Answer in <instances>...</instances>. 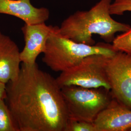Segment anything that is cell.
I'll use <instances>...</instances> for the list:
<instances>
[{"mask_svg":"<svg viewBox=\"0 0 131 131\" xmlns=\"http://www.w3.org/2000/svg\"><path fill=\"white\" fill-rule=\"evenodd\" d=\"M5 99L18 131H66L69 116L56 79L21 63L18 77L6 84Z\"/></svg>","mask_w":131,"mask_h":131,"instance_id":"cell-1","label":"cell"},{"mask_svg":"<svg viewBox=\"0 0 131 131\" xmlns=\"http://www.w3.org/2000/svg\"><path fill=\"white\" fill-rule=\"evenodd\" d=\"M112 0H100L89 11H77L64 20L58 31L62 36L78 43L95 44L92 36L99 35L106 42H112L117 32H125L131 26L111 17Z\"/></svg>","mask_w":131,"mask_h":131,"instance_id":"cell-2","label":"cell"},{"mask_svg":"<svg viewBox=\"0 0 131 131\" xmlns=\"http://www.w3.org/2000/svg\"><path fill=\"white\" fill-rule=\"evenodd\" d=\"M54 29L48 38L42 61L55 72H63L78 64L84 58L94 54L112 56L117 52L112 45L99 43L90 45L75 42L62 36Z\"/></svg>","mask_w":131,"mask_h":131,"instance_id":"cell-3","label":"cell"},{"mask_svg":"<svg viewBox=\"0 0 131 131\" xmlns=\"http://www.w3.org/2000/svg\"><path fill=\"white\" fill-rule=\"evenodd\" d=\"M69 118L93 122L99 114L107 106L113 98L104 88H86L76 85L61 88Z\"/></svg>","mask_w":131,"mask_h":131,"instance_id":"cell-4","label":"cell"},{"mask_svg":"<svg viewBox=\"0 0 131 131\" xmlns=\"http://www.w3.org/2000/svg\"><path fill=\"white\" fill-rule=\"evenodd\" d=\"M108 57L110 56L94 54L84 58L77 65L62 72L56 78L58 84L60 88L76 85L86 88H104L110 91L105 72Z\"/></svg>","mask_w":131,"mask_h":131,"instance_id":"cell-5","label":"cell"},{"mask_svg":"<svg viewBox=\"0 0 131 131\" xmlns=\"http://www.w3.org/2000/svg\"><path fill=\"white\" fill-rule=\"evenodd\" d=\"M105 72L113 98L131 109V56L117 52L108 57Z\"/></svg>","mask_w":131,"mask_h":131,"instance_id":"cell-6","label":"cell"},{"mask_svg":"<svg viewBox=\"0 0 131 131\" xmlns=\"http://www.w3.org/2000/svg\"><path fill=\"white\" fill-rule=\"evenodd\" d=\"M54 29V26H48L45 23L24 24L21 28L25 41L24 49L20 52L21 63L29 66L37 63L38 56L44 51L48 38Z\"/></svg>","mask_w":131,"mask_h":131,"instance_id":"cell-7","label":"cell"},{"mask_svg":"<svg viewBox=\"0 0 131 131\" xmlns=\"http://www.w3.org/2000/svg\"><path fill=\"white\" fill-rule=\"evenodd\" d=\"M93 123L97 131H128L131 128V109L113 98Z\"/></svg>","mask_w":131,"mask_h":131,"instance_id":"cell-8","label":"cell"},{"mask_svg":"<svg viewBox=\"0 0 131 131\" xmlns=\"http://www.w3.org/2000/svg\"><path fill=\"white\" fill-rule=\"evenodd\" d=\"M0 14L16 17L28 24L44 23L50 17L48 8L36 7L30 0H0Z\"/></svg>","mask_w":131,"mask_h":131,"instance_id":"cell-9","label":"cell"},{"mask_svg":"<svg viewBox=\"0 0 131 131\" xmlns=\"http://www.w3.org/2000/svg\"><path fill=\"white\" fill-rule=\"evenodd\" d=\"M20 52L16 43L0 32V81L5 84L19 75L21 63Z\"/></svg>","mask_w":131,"mask_h":131,"instance_id":"cell-10","label":"cell"},{"mask_svg":"<svg viewBox=\"0 0 131 131\" xmlns=\"http://www.w3.org/2000/svg\"><path fill=\"white\" fill-rule=\"evenodd\" d=\"M0 131H18L5 100L0 99Z\"/></svg>","mask_w":131,"mask_h":131,"instance_id":"cell-11","label":"cell"},{"mask_svg":"<svg viewBox=\"0 0 131 131\" xmlns=\"http://www.w3.org/2000/svg\"><path fill=\"white\" fill-rule=\"evenodd\" d=\"M112 43V47L116 51L131 56V27L126 32L115 37Z\"/></svg>","mask_w":131,"mask_h":131,"instance_id":"cell-12","label":"cell"},{"mask_svg":"<svg viewBox=\"0 0 131 131\" xmlns=\"http://www.w3.org/2000/svg\"><path fill=\"white\" fill-rule=\"evenodd\" d=\"M66 131H97L93 122L69 119Z\"/></svg>","mask_w":131,"mask_h":131,"instance_id":"cell-13","label":"cell"},{"mask_svg":"<svg viewBox=\"0 0 131 131\" xmlns=\"http://www.w3.org/2000/svg\"><path fill=\"white\" fill-rule=\"evenodd\" d=\"M126 12H131V0H115L111 3L110 7L111 15H122Z\"/></svg>","mask_w":131,"mask_h":131,"instance_id":"cell-14","label":"cell"},{"mask_svg":"<svg viewBox=\"0 0 131 131\" xmlns=\"http://www.w3.org/2000/svg\"><path fill=\"white\" fill-rule=\"evenodd\" d=\"M6 96V84L0 81V99L5 100Z\"/></svg>","mask_w":131,"mask_h":131,"instance_id":"cell-15","label":"cell"},{"mask_svg":"<svg viewBox=\"0 0 131 131\" xmlns=\"http://www.w3.org/2000/svg\"><path fill=\"white\" fill-rule=\"evenodd\" d=\"M129 131H131V128L129 130Z\"/></svg>","mask_w":131,"mask_h":131,"instance_id":"cell-16","label":"cell"}]
</instances>
